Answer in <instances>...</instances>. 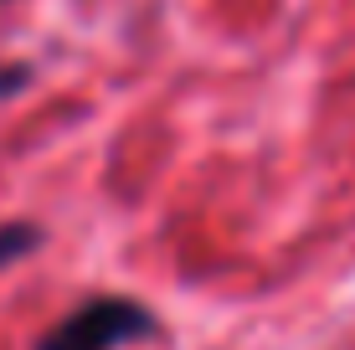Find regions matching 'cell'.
<instances>
[{
  "instance_id": "cell-1",
  "label": "cell",
  "mask_w": 355,
  "mask_h": 350,
  "mask_svg": "<svg viewBox=\"0 0 355 350\" xmlns=\"http://www.w3.org/2000/svg\"><path fill=\"white\" fill-rule=\"evenodd\" d=\"M155 330H160V320H155L139 299L98 294V299L72 309L57 330H46L36 350H119L129 340H150Z\"/></svg>"
},
{
  "instance_id": "cell-2",
  "label": "cell",
  "mask_w": 355,
  "mask_h": 350,
  "mask_svg": "<svg viewBox=\"0 0 355 350\" xmlns=\"http://www.w3.org/2000/svg\"><path fill=\"white\" fill-rule=\"evenodd\" d=\"M42 247V227H31V222H10V227H0V268H10L16 258H26V252Z\"/></svg>"
},
{
  "instance_id": "cell-3",
  "label": "cell",
  "mask_w": 355,
  "mask_h": 350,
  "mask_svg": "<svg viewBox=\"0 0 355 350\" xmlns=\"http://www.w3.org/2000/svg\"><path fill=\"white\" fill-rule=\"evenodd\" d=\"M31 82V67H10V78H0V93H16Z\"/></svg>"
}]
</instances>
